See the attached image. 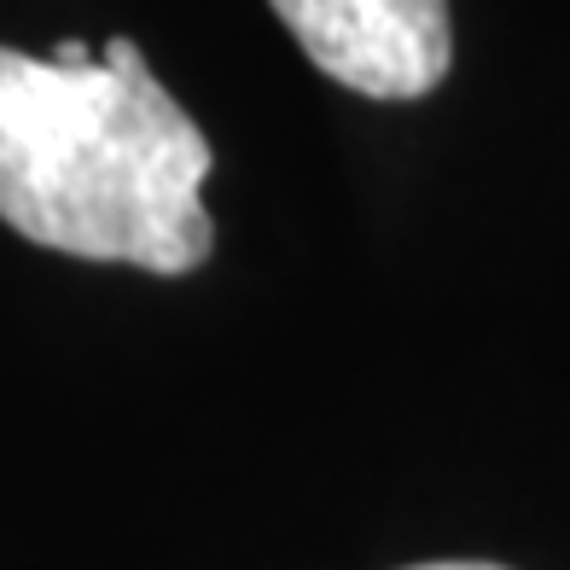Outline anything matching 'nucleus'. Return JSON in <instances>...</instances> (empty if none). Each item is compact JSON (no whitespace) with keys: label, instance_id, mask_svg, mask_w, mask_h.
<instances>
[{"label":"nucleus","instance_id":"nucleus-4","mask_svg":"<svg viewBox=\"0 0 570 570\" xmlns=\"http://www.w3.org/2000/svg\"><path fill=\"white\" fill-rule=\"evenodd\" d=\"M407 570H507V564H483V559H443V564H407Z\"/></svg>","mask_w":570,"mask_h":570},{"label":"nucleus","instance_id":"nucleus-3","mask_svg":"<svg viewBox=\"0 0 570 570\" xmlns=\"http://www.w3.org/2000/svg\"><path fill=\"white\" fill-rule=\"evenodd\" d=\"M53 59H59V65H88V59H94V47L70 36V41H59V47H53Z\"/></svg>","mask_w":570,"mask_h":570},{"label":"nucleus","instance_id":"nucleus-1","mask_svg":"<svg viewBox=\"0 0 570 570\" xmlns=\"http://www.w3.org/2000/svg\"><path fill=\"white\" fill-rule=\"evenodd\" d=\"M204 180L210 140L128 36L88 65L0 41V222L30 245L193 274L216 245Z\"/></svg>","mask_w":570,"mask_h":570},{"label":"nucleus","instance_id":"nucleus-2","mask_svg":"<svg viewBox=\"0 0 570 570\" xmlns=\"http://www.w3.org/2000/svg\"><path fill=\"white\" fill-rule=\"evenodd\" d=\"M315 70L367 99H425L449 76V0H268Z\"/></svg>","mask_w":570,"mask_h":570}]
</instances>
